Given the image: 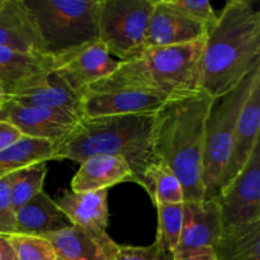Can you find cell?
<instances>
[{
	"label": "cell",
	"instance_id": "obj_7",
	"mask_svg": "<svg viewBox=\"0 0 260 260\" xmlns=\"http://www.w3.org/2000/svg\"><path fill=\"white\" fill-rule=\"evenodd\" d=\"M155 0H101L99 42L119 62L141 55Z\"/></svg>",
	"mask_w": 260,
	"mask_h": 260
},
{
	"label": "cell",
	"instance_id": "obj_25",
	"mask_svg": "<svg viewBox=\"0 0 260 260\" xmlns=\"http://www.w3.org/2000/svg\"><path fill=\"white\" fill-rule=\"evenodd\" d=\"M47 164L37 162L9 174L10 201L14 211L24 206L38 193L43 192Z\"/></svg>",
	"mask_w": 260,
	"mask_h": 260
},
{
	"label": "cell",
	"instance_id": "obj_2",
	"mask_svg": "<svg viewBox=\"0 0 260 260\" xmlns=\"http://www.w3.org/2000/svg\"><path fill=\"white\" fill-rule=\"evenodd\" d=\"M258 66L260 10L248 0H231L206 35L201 90L212 98L223 95Z\"/></svg>",
	"mask_w": 260,
	"mask_h": 260
},
{
	"label": "cell",
	"instance_id": "obj_20",
	"mask_svg": "<svg viewBox=\"0 0 260 260\" xmlns=\"http://www.w3.org/2000/svg\"><path fill=\"white\" fill-rule=\"evenodd\" d=\"M123 182H132V173L122 157L94 155L80 162L71 180V190L76 193L107 189Z\"/></svg>",
	"mask_w": 260,
	"mask_h": 260
},
{
	"label": "cell",
	"instance_id": "obj_12",
	"mask_svg": "<svg viewBox=\"0 0 260 260\" xmlns=\"http://www.w3.org/2000/svg\"><path fill=\"white\" fill-rule=\"evenodd\" d=\"M0 121L17 128L23 137L47 140L55 145L62 141L76 124L62 114L10 99L0 104Z\"/></svg>",
	"mask_w": 260,
	"mask_h": 260
},
{
	"label": "cell",
	"instance_id": "obj_21",
	"mask_svg": "<svg viewBox=\"0 0 260 260\" xmlns=\"http://www.w3.org/2000/svg\"><path fill=\"white\" fill-rule=\"evenodd\" d=\"M213 251L217 260H260V222L223 229Z\"/></svg>",
	"mask_w": 260,
	"mask_h": 260
},
{
	"label": "cell",
	"instance_id": "obj_14",
	"mask_svg": "<svg viewBox=\"0 0 260 260\" xmlns=\"http://www.w3.org/2000/svg\"><path fill=\"white\" fill-rule=\"evenodd\" d=\"M170 96L142 90H108L85 93L81 99L83 118L155 113Z\"/></svg>",
	"mask_w": 260,
	"mask_h": 260
},
{
	"label": "cell",
	"instance_id": "obj_33",
	"mask_svg": "<svg viewBox=\"0 0 260 260\" xmlns=\"http://www.w3.org/2000/svg\"><path fill=\"white\" fill-rule=\"evenodd\" d=\"M174 260H217L215 255V251L212 249H203V250L194 251L185 256H180Z\"/></svg>",
	"mask_w": 260,
	"mask_h": 260
},
{
	"label": "cell",
	"instance_id": "obj_16",
	"mask_svg": "<svg viewBox=\"0 0 260 260\" xmlns=\"http://www.w3.org/2000/svg\"><path fill=\"white\" fill-rule=\"evenodd\" d=\"M260 75L255 79L236 123L230 157L220 180V192L243 170L260 142ZM218 192V194H220Z\"/></svg>",
	"mask_w": 260,
	"mask_h": 260
},
{
	"label": "cell",
	"instance_id": "obj_9",
	"mask_svg": "<svg viewBox=\"0 0 260 260\" xmlns=\"http://www.w3.org/2000/svg\"><path fill=\"white\" fill-rule=\"evenodd\" d=\"M108 190L102 189L95 192L76 193L70 190L55 201L69 217L73 226L81 229L95 239L106 253L109 260L118 250V244L112 240L107 233L108 229V206H107Z\"/></svg>",
	"mask_w": 260,
	"mask_h": 260
},
{
	"label": "cell",
	"instance_id": "obj_32",
	"mask_svg": "<svg viewBox=\"0 0 260 260\" xmlns=\"http://www.w3.org/2000/svg\"><path fill=\"white\" fill-rule=\"evenodd\" d=\"M0 260H17L8 235H0Z\"/></svg>",
	"mask_w": 260,
	"mask_h": 260
},
{
	"label": "cell",
	"instance_id": "obj_1",
	"mask_svg": "<svg viewBox=\"0 0 260 260\" xmlns=\"http://www.w3.org/2000/svg\"><path fill=\"white\" fill-rule=\"evenodd\" d=\"M212 101V96L198 90L169 98L154 114V152L179 179L184 202L205 200L203 154Z\"/></svg>",
	"mask_w": 260,
	"mask_h": 260
},
{
	"label": "cell",
	"instance_id": "obj_23",
	"mask_svg": "<svg viewBox=\"0 0 260 260\" xmlns=\"http://www.w3.org/2000/svg\"><path fill=\"white\" fill-rule=\"evenodd\" d=\"M55 144L47 140L22 137L0 151V178L37 162L53 160Z\"/></svg>",
	"mask_w": 260,
	"mask_h": 260
},
{
	"label": "cell",
	"instance_id": "obj_28",
	"mask_svg": "<svg viewBox=\"0 0 260 260\" xmlns=\"http://www.w3.org/2000/svg\"><path fill=\"white\" fill-rule=\"evenodd\" d=\"M168 3L185 17L205 25L207 30L217 20V15L212 5L206 0H168Z\"/></svg>",
	"mask_w": 260,
	"mask_h": 260
},
{
	"label": "cell",
	"instance_id": "obj_6",
	"mask_svg": "<svg viewBox=\"0 0 260 260\" xmlns=\"http://www.w3.org/2000/svg\"><path fill=\"white\" fill-rule=\"evenodd\" d=\"M260 75V66L254 69L233 90L213 98L206 121L205 154H203V188L205 200H215L220 192L236 123L255 79Z\"/></svg>",
	"mask_w": 260,
	"mask_h": 260
},
{
	"label": "cell",
	"instance_id": "obj_30",
	"mask_svg": "<svg viewBox=\"0 0 260 260\" xmlns=\"http://www.w3.org/2000/svg\"><path fill=\"white\" fill-rule=\"evenodd\" d=\"M15 234V211L10 201L9 175L0 178V235Z\"/></svg>",
	"mask_w": 260,
	"mask_h": 260
},
{
	"label": "cell",
	"instance_id": "obj_24",
	"mask_svg": "<svg viewBox=\"0 0 260 260\" xmlns=\"http://www.w3.org/2000/svg\"><path fill=\"white\" fill-rule=\"evenodd\" d=\"M147 193L155 206L179 205L184 202V192L179 179L161 160L147 173Z\"/></svg>",
	"mask_w": 260,
	"mask_h": 260
},
{
	"label": "cell",
	"instance_id": "obj_26",
	"mask_svg": "<svg viewBox=\"0 0 260 260\" xmlns=\"http://www.w3.org/2000/svg\"><path fill=\"white\" fill-rule=\"evenodd\" d=\"M184 203V202H183ZM183 203L157 205V234L155 243L162 250L174 254L183 228Z\"/></svg>",
	"mask_w": 260,
	"mask_h": 260
},
{
	"label": "cell",
	"instance_id": "obj_35",
	"mask_svg": "<svg viewBox=\"0 0 260 260\" xmlns=\"http://www.w3.org/2000/svg\"><path fill=\"white\" fill-rule=\"evenodd\" d=\"M2 2H3V0H0V4H2Z\"/></svg>",
	"mask_w": 260,
	"mask_h": 260
},
{
	"label": "cell",
	"instance_id": "obj_10",
	"mask_svg": "<svg viewBox=\"0 0 260 260\" xmlns=\"http://www.w3.org/2000/svg\"><path fill=\"white\" fill-rule=\"evenodd\" d=\"M119 65L102 42L91 43L56 60L53 73L83 96L91 85L108 78Z\"/></svg>",
	"mask_w": 260,
	"mask_h": 260
},
{
	"label": "cell",
	"instance_id": "obj_34",
	"mask_svg": "<svg viewBox=\"0 0 260 260\" xmlns=\"http://www.w3.org/2000/svg\"><path fill=\"white\" fill-rule=\"evenodd\" d=\"M5 101H7V94H5V90L4 88H3L2 83H0V104Z\"/></svg>",
	"mask_w": 260,
	"mask_h": 260
},
{
	"label": "cell",
	"instance_id": "obj_5",
	"mask_svg": "<svg viewBox=\"0 0 260 260\" xmlns=\"http://www.w3.org/2000/svg\"><path fill=\"white\" fill-rule=\"evenodd\" d=\"M42 53L58 60L99 41L101 0H24Z\"/></svg>",
	"mask_w": 260,
	"mask_h": 260
},
{
	"label": "cell",
	"instance_id": "obj_36",
	"mask_svg": "<svg viewBox=\"0 0 260 260\" xmlns=\"http://www.w3.org/2000/svg\"><path fill=\"white\" fill-rule=\"evenodd\" d=\"M57 260H61V259H58V258H57Z\"/></svg>",
	"mask_w": 260,
	"mask_h": 260
},
{
	"label": "cell",
	"instance_id": "obj_22",
	"mask_svg": "<svg viewBox=\"0 0 260 260\" xmlns=\"http://www.w3.org/2000/svg\"><path fill=\"white\" fill-rule=\"evenodd\" d=\"M43 238L50 241L56 255L61 260H109L103 246L76 226Z\"/></svg>",
	"mask_w": 260,
	"mask_h": 260
},
{
	"label": "cell",
	"instance_id": "obj_4",
	"mask_svg": "<svg viewBox=\"0 0 260 260\" xmlns=\"http://www.w3.org/2000/svg\"><path fill=\"white\" fill-rule=\"evenodd\" d=\"M205 40L187 45L146 48L141 55L119 62L104 80L86 90H142L173 96L201 90V60Z\"/></svg>",
	"mask_w": 260,
	"mask_h": 260
},
{
	"label": "cell",
	"instance_id": "obj_31",
	"mask_svg": "<svg viewBox=\"0 0 260 260\" xmlns=\"http://www.w3.org/2000/svg\"><path fill=\"white\" fill-rule=\"evenodd\" d=\"M23 136L17 128L10 126L9 123L0 121V151L7 149L8 146L13 145L14 142H17Z\"/></svg>",
	"mask_w": 260,
	"mask_h": 260
},
{
	"label": "cell",
	"instance_id": "obj_3",
	"mask_svg": "<svg viewBox=\"0 0 260 260\" xmlns=\"http://www.w3.org/2000/svg\"><path fill=\"white\" fill-rule=\"evenodd\" d=\"M154 114L81 118L55 145L53 160L83 162L94 155L122 157L131 169L132 182L147 192V173L159 161L152 146Z\"/></svg>",
	"mask_w": 260,
	"mask_h": 260
},
{
	"label": "cell",
	"instance_id": "obj_15",
	"mask_svg": "<svg viewBox=\"0 0 260 260\" xmlns=\"http://www.w3.org/2000/svg\"><path fill=\"white\" fill-rule=\"evenodd\" d=\"M7 99L62 114L74 122L83 118V96L71 90L53 71L40 76Z\"/></svg>",
	"mask_w": 260,
	"mask_h": 260
},
{
	"label": "cell",
	"instance_id": "obj_18",
	"mask_svg": "<svg viewBox=\"0 0 260 260\" xmlns=\"http://www.w3.org/2000/svg\"><path fill=\"white\" fill-rule=\"evenodd\" d=\"M0 47L42 53L37 28L24 0H3L0 4Z\"/></svg>",
	"mask_w": 260,
	"mask_h": 260
},
{
	"label": "cell",
	"instance_id": "obj_17",
	"mask_svg": "<svg viewBox=\"0 0 260 260\" xmlns=\"http://www.w3.org/2000/svg\"><path fill=\"white\" fill-rule=\"evenodd\" d=\"M55 68L56 60L50 56L0 47V83L7 98Z\"/></svg>",
	"mask_w": 260,
	"mask_h": 260
},
{
	"label": "cell",
	"instance_id": "obj_27",
	"mask_svg": "<svg viewBox=\"0 0 260 260\" xmlns=\"http://www.w3.org/2000/svg\"><path fill=\"white\" fill-rule=\"evenodd\" d=\"M17 260H57L50 241L42 236L8 235Z\"/></svg>",
	"mask_w": 260,
	"mask_h": 260
},
{
	"label": "cell",
	"instance_id": "obj_19",
	"mask_svg": "<svg viewBox=\"0 0 260 260\" xmlns=\"http://www.w3.org/2000/svg\"><path fill=\"white\" fill-rule=\"evenodd\" d=\"M73 226L68 216L45 192L15 211V234L46 236Z\"/></svg>",
	"mask_w": 260,
	"mask_h": 260
},
{
	"label": "cell",
	"instance_id": "obj_29",
	"mask_svg": "<svg viewBox=\"0 0 260 260\" xmlns=\"http://www.w3.org/2000/svg\"><path fill=\"white\" fill-rule=\"evenodd\" d=\"M111 260H174V255L154 243L149 246L119 245Z\"/></svg>",
	"mask_w": 260,
	"mask_h": 260
},
{
	"label": "cell",
	"instance_id": "obj_8",
	"mask_svg": "<svg viewBox=\"0 0 260 260\" xmlns=\"http://www.w3.org/2000/svg\"><path fill=\"white\" fill-rule=\"evenodd\" d=\"M215 200L223 229L260 222V142L243 170Z\"/></svg>",
	"mask_w": 260,
	"mask_h": 260
},
{
	"label": "cell",
	"instance_id": "obj_11",
	"mask_svg": "<svg viewBox=\"0 0 260 260\" xmlns=\"http://www.w3.org/2000/svg\"><path fill=\"white\" fill-rule=\"evenodd\" d=\"M223 231L221 210L216 200L183 203V228L174 259L203 249H215Z\"/></svg>",
	"mask_w": 260,
	"mask_h": 260
},
{
	"label": "cell",
	"instance_id": "obj_13",
	"mask_svg": "<svg viewBox=\"0 0 260 260\" xmlns=\"http://www.w3.org/2000/svg\"><path fill=\"white\" fill-rule=\"evenodd\" d=\"M206 35L205 25L178 12L168 0H155L145 36V48L200 42Z\"/></svg>",
	"mask_w": 260,
	"mask_h": 260
}]
</instances>
